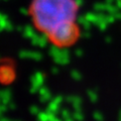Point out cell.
I'll return each instance as SVG.
<instances>
[{
    "mask_svg": "<svg viewBox=\"0 0 121 121\" xmlns=\"http://www.w3.org/2000/svg\"><path fill=\"white\" fill-rule=\"evenodd\" d=\"M14 79V72L12 68L3 66L0 68V80L3 83H9Z\"/></svg>",
    "mask_w": 121,
    "mask_h": 121,
    "instance_id": "cell-2",
    "label": "cell"
},
{
    "mask_svg": "<svg viewBox=\"0 0 121 121\" xmlns=\"http://www.w3.org/2000/svg\"><path fill=\"white\" fill-rule=\"evenodd\" d=\"M11 97H12V92L10 89H2L0 90V99H1L2 103L7 105L11 101Z\"/></svg>",
    "mask_w": 121,
    "mask_h": 121,
    "instance_id": "cell-4",
    "label": "cell"
},
{
    "mask_svg": "<svg viewBox=\"0 0 121 121\" xmlns=\"http://www.w3.org/2000/svg\"><path fill=\"white\" fill-rule=\"evenodd\" d=\"M43 83V76L41 73L37 72L31 77V87H30V92L31 93H35L39 90Z\"/></svg>",
    "mask_w": 121,
    "mask_h": 121,
    "instance_id": "cell-3",
    "label": "cell"
},
{
    "mask_svg": "<svg viewBox=\"0 0 121 121\" xmlns=\"http://www.w3.org/2000/svg\"><path fill=\"white\" fill-rule=\"evenodd\" d=\"M75 0H32L30 13L35 24L54 45L66 48L80 36Z\"/></svg>",
    "mask_w": 121,
    "mask_h": 121,
    "instance_id": "cell-1",
    "label": "cell"
},
{
    "mask_svg": "<svg viewBox=\"0 0 121 121\" xmlns=\"http://www.w3.org/2000/svg\"><path fill=\"white\" fill-rule=\"evenodd\" d=\"M7 107H8V109H10V110H14V109H16V105H15L13 102H9L8 104H7Z\"/></svg>",
    "mask_w": 121,
    "mask_h": 121,
    "instance_id": "cell-7",
    "label": "cell"
},
{
    "mask_svg": "<svg viewBox=\"0 0 121 121\" xmlns=\"http://www.w3.org/2000/svg\"><path fill=\"white\" fill-rule=\"evenodd\" d=\"M31 54H32V52L21 51L19 52V58L20 59H31Z\"/></svg>",
    "mask_w": 121,
    "mask_h": 121,
    "instance_id": "cell-5",
    "label": "cell"
},
{
    "mask_svg": "<svg viewBox=\"0 0 121 121\" xmlns=\"http://www.w3.org/2000/svg\"><path fill=\"white\" fill-rule=\"evenodd\" d=\"M13 121H19V120H13Z\"/></svg>",
    "mask_w": 121,
    "mask_h": 121,
    "instance_id": "cell-9",
    "label": "cell"
},
{
    "mask_svg": "<svg viewBox=\"0 0 121 121\" xmlns=\"http://www.w3.org/2000/svg\"><path fill=\"white\" fill-rule=\"evenodd\" d=\"M29 111H30V113H31V114H39V109L36 107V106H31V107H30V109H29Z\"/></svg>",
    "mask_w": 121,
    "mask_h": 121,
    "instance_id": "cell-6",
    "label": "cell"
},
{
    "mask_svg": "<svg viewBox=\"0 0 121 121\" xmlns=\"http://www.w3.org/2000/svg\"><path fill=\"white\" fill-rule=\"evenodd\" d=\"M0 121H11V120H9L8 118H5V117H1V119H0Z\"/></svg>",
    "mask_w": 121,
    "mask_h": 121,
    "instance_id": "cell-8",
    "label": "cell"
},
{
    "mask_svg": "<svg viewBox=\"0 0 121 121\" xmlns=\"http://www.w3.org/2000/svg\"><path fill=\"white\" fill-rule=\"evenodd\" d=\"M0 119H1V117H0Z\"/></svg>",
    "mask_w": 121,
    "mask_h": 121,
    "instance_id": "cell-10",
    "label": "cell"
}]
</instances>
